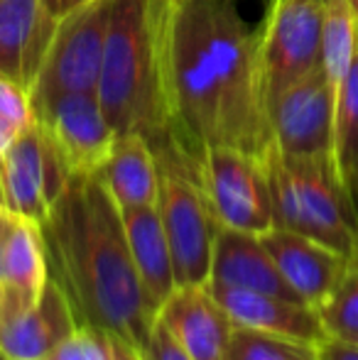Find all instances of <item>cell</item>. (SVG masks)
I'll return each mask as SVG.
<instances>
[{
	"mask_svg": "<svg viewBox=\"0 0 358 360\" xmlns=\"http://www.w3.org/2000/svg\"><path fill=\"white\" fill-rule=\"evenodd\" d=\"M196 165L216 223L255 236L275 226L268 160L234 147H204Z\"/></svg>",
	"mask_w": 358,
	"mask_h": 360,
	"instance_id": "obj_6",
	"label": "cell"
},
{
	"mask_svg": "<svg viewBox=\"0 0 358 360\" xmlns=\"http://www.w3.org/2000/svg\"><path fill=\"white\" fill-rule=\"evenodd\" d=\"M317 360H358V343L346 338L326 336L317 346Z\"/></svg>",
	"mask_w": 358,
	"mask_h": 360,
	"instance_id": "obj_27",
	"label": "cell"
},
{
	"mask_svg": "<svg viewBox=\"0 0 358 360\" xmlns=\"http://www.w3.org/2000/svg\"><path fill=\"white\" fill-rule=\"evenodd\" d=\"M49 280L42 228L0 206V309L3 321L27 311Z\"/></svg>",
	"mask_w": 358,
	"mask_h": 360,
	"instance_id": "obj_11",
	"label": "cell"
},
{
	"mask_svg": "<svg viewBox=\"0 0 358 360\" xmlns=\"http://www.w3.org/2000/svg\"><path fill=\"white\" fill-rule=\"evenodd\" d=\"M336 172L349 189L358 176V42L351 67L336 86L334 101V147H331Z\"/></svg>",
	"mask_w": 358,
	"mask_h": 360,
	"instance_id": "obj_20",
	"label": "cell"
},
{
	"mask_svg": "<svg viewBox=\"0 0 358 360\" xmlns=\"http://www.w3.org/2000/svg\"><path fill=\"white\" fill-rule=\"evenodd\" d=\"M69 179L72 174L57 147L37 123H32L15 135L5 155L0 174V206L42 228Z\"/></svg>",
	"mask_w": 358,
	"mask_h": 360,
	"instance_id": "obj_8",
	"label": "cell"
},
{
	"mask_svg": "<svg viewBox=\"0 0 358 360\" xmlns=\"http://www.w3.org/2000/svg\"><path fill=\"white\" fill-rule=\"evenodd\" d=\"M209 289L214 292L216 302L224 307V311L229 314L231 323L238 328L272 333V336L314 343V346H319L329 336L317 307L307 302L236 287L209 285Z\"/></svg>",
	"mask_w": 358,
	"mask_h": 360,
	"instance_id": "obj_12",
	"label": "cell"
},
{
	"mask_svg": "<svg viewBox=\"0 0 358 360\" xmlns=\"http://www.w3.org/2000/svg\"><path fill=\"white\" fill-rule=\"evenodd\" d=\"M54 30L42 0H0V76L32 94Z\"/></svg>",
	"mask_w": 358,
	"mask_h": 360,
	"instance_id": "obj_15",
	"label": "cell"
},
{
	"mask_svg": "<svg viewBox=\"0 0 358 360\" xmlns=\"http://www.w3.org/2000/svg\"><path fill=\"white\" fill-rule=\"evenodd\" d=\"M349 5H351V13H354L356 25H358V0H349Z\"/></svg>",
	"mask_w": 358,
	"mask_h": 360,
	"instance_id": "obj_32",
	"label": "cell"
},
{
	"mask_svg": "<svg viewBox=\"0 0 358 360\" xmlns=\"http://www.w3.org/2000/svg\"><path fill=\"white\" fill-rule=\"evenodd\" d=\"M329 336L351 338L358 333V255L351 257L341 280L317 307Z\"/></svg>",
	"mask_w": 358,
	"mask_h": 360,
	"instance_id": "obj_23",
	"label": "cell"
},
{
	"mask_svg": "<svg viewBox=\"0 0 358 360\" xmlns=\"http://www.w3.org/2000/svg\"><path fill=\"white\" fill-rule=\"evenodd\" d=\"M0 360H8V356H5V353H3V351H0Z\"/></svg>",
	"mask_w": 358,
	"mask_h": 360,
	"instance_id": "obj_35",
	"label": "cell"
},
{
	"mask_svg": "<svg viewBox=\"0 0 358 360\" xmlns=\"http://www.w3.org/2000/svg\"><path fill=\"white\" fill-rule=\"evenodd\" d=\"M77 326L79 316L67 292L49 277L42 297L27 311L3 321L0 351L8 360H44Z\"/></svg>",
	"mask_w": 358,
	"mask_h": 360,
	"instance_id": "obj_17",
	"label": "cell"
},
{
	"mask_svg": "<svg viewBox=\"0 0 358 360\" xmlns=\"http://www.w3.org/2000/svg\"><path fill=\"white\" fill-rule=\"evenodd\" d=\"M0 328H3V309H0Z\"/></svg>",
	"mask_w": 358,
	"mask_h": 360,
	"instance_id": "obj_34",
	"label": "cell"
},
{
	"mask_svg": "<svg viewBox=\"0 0 358 360\" xmlns=\"http://www.w3.org/2000/svg\"><path fill=\"white\" fill-rule=\"evenodd\" d=\"M324 5L326 0H270L265 27L258 32L265 101L321 67Z\"/></svg>",
	"mask_w": 358,
	"mask_h": 360,
	"instance_id": "obj_7",
	"label": "cell"
},
{
	"mask_svg": "<svg viewBox=\"0 0 358 360\" xmlns=\"http://www.w3.org/2000/svg\"><path fill=\"white\" fill-rule=\"evenodd\" d=\"M349 196H351V204H354V214H356V223H358V176L354 179V184L349 186Z\"/></svg>",
	"mask_w": 358,
	"mask_h": 360,
	"instance_id": "obj_31",
	"label": "cell"
},
{
	"mask_svg": "<svg viewBox=\"0 0 358 360\" xmlns=\"http://www.w3.org/2000/svg\"><path fill=\"white\" fill-rule=\"evenodd\" d=\"M44 360H113L110 336L87 323H79Z\"/></svg>",
	"mask_w": 358,
	"mask_h": 360,
	"instance_id": "obj_24",
	"label": "cell"
},
{
	"mask_svg": "<svg viewBox=\"0 0 358 360\" xmlns=\"http://www.w3.org/2000/svg\"><path fill=\"white\" fill-rule=\"evenodd\" d=\"M110 348H113V360H143L140 348L120 336H110Z\"/></svg>",
	"mask_w": 358,
	"mask_h": 360,
	"instance_id": "obj_28",
	"label": "cell"
},
{
	"mask_svg": "<svg viewBox=\"0 0 358 360\" xmlns=\"http://www.w3.org/2000/svg\"><path fill=\"white\" fill-rule=\"evenodd\" d=\"M84 3H89V0H42L44 10H47L54 20H62L64 15H69L72 10L82 8Z\"/></svg>",
	"mask_w": 358,
	"mask_h": 360,
	"instance_id": "obj_29",
	"label": "cell"
},
{
	"mask_svg": "<svg viewBox=\"0 0 358 360\" xmlns=\"http://www.w3.org/2000/svg\"><path fill=\"white\" fill-rule=\"evenodd\" d=\"M98 179L120 209L158 204L160 174L155 152L148 140L138 133L118 135Z\"/></svg>",
	"mask_w": 358,
	"mask_h": 360,
	"instance_id": "obj_19",
	"label": "cell"
},
{
	"mask_svg": "<svg viewBox=\"0 0 358 360\" xmlns=\"http://www.w3.org/2000/svg\"><path fill=\"white\" fill-rule=\"evenodd\" d=\"M358 42V25L351 13L349 0H326L324 5V30H321V67L336 86L346 76Z\"/></svg>",
	"mask_w": 358,
	"mask_h": 360,
	"instance_id": "obj_21",
	"label": "cell"
},
{
	"mask_svg": "<svg viewBox=\"0 0 358 360\" xmlns=\"http://www.w3.org/2000/svg\"><path fill=\"white\" fill-rule=\"evenodd\" d=\"M113 0H89L57 20L47 57L32 86V113L64 94H96Z\"/></svg>",
	"mask_w": 358,
	"mask_h": 360,
	"instance_id": "obj_5",
	"label": "cell"
},
{
	"mask_svg": "<svg viewBox=\"0 0 358 360\" xmlns=\"http://www.w3.org/2000/svg\"><path fill=\"white\" fill-rule=\"evenodd\" d=\"M120 218H123L130 260H133L143 297L148 302L150 311L158 316L160 307L177 289L172 255H170V245H167V236H165L162 218H160V209L158 204L120 209Z\"/></svg>",
	"mask_w": 358,
	"mask_h": 360,
	"instance_id": "obj_18",
	"label": "cell"
},
{
	"mask_svg": "<svg viewBox=\"0 0 358 360\" xmlns=\"http://www.w3.org/2000/svg\"><path fill=\"white\" fill-rule=\"evenodd\" d=\"M0 120L10 125L15 133H23L25 128L34 123L30 91L20 86L18 81L5 79V76H0Z\"/></svg>",
	"mask_w": 358,
	"mask_h": 360,
	"instance_id": "obj_25",
	"label": "cell"
},
{
	"mask_svg": "<svg viewBox=\"0 0 358 360\" xmlns=\"http://www.w3.org/2000/svg\"><path fill=\"white\" fill-rule=\"evenodd\" d=\"M162 0H113L96 98L118 135L170 138L162 81Z\"/></svg>",
	"mask_w": 358,
	"mask_h": 360,
	"instance_id": "obj_3",
	"label": "cell"
},
{
	"mask_svg": "<svg viewBox=\"0 0 358 360\" xmlns=\"http://www.w3.org/2000/svg\"><path fill=\"white\" fill-rule=\"evenodd\" d=\"M209 285L250 289V292H265L302 302L295 289L280 275L260 236L236 231V228L221 226V223L216 226L214 233Z\"/></svg>",
	"mask_w": 358,
	"mask_h": 360,
	"instance_id": "obj_16",
	"label": "cell"
},
{
	"mask_svg": "<svg viewBox=\"0 0 358 360\" xmlns=\"http://www.w3.org/2000/svg\"><path fill=\"white\" fill-rule=\"evenodd\" d=\"M15 130L10 128V125H5L3 120H0V174H3V162H5V155H8L10 145H13L15 140Z\"/></svg>",
	"mask_w": 358,
	"mask_h": 360,
	"instance_id": "obj_30",
	"label": "cell"
},
{
	"mask_svg": "<svg viewBox=\"0 0 358 360\" xmlns=\"http://www.w3.org/2000/svg\"><path fill=\"white\" fill-rule=\"evenodd\" d=\"M275 226L324 243L344 257L358 255V223L334 157H268Z\"/></svg>",
	"mask_w": 358,
	"mask_h": 360,
	"instance_id": "obj_4",
	"label": "cell"
},
{
	"mask_svg": "<svg viewBox=\"0 0 358 360\" xmlns=\"http://www.w3.org/2000/svg\"><path fill=\"white\" fill-rule=\"evenodd\" d=\"M158 319L194 360H226L234 323L216 302L209 282L177 287L160 307Z\"/></svg>",
	"mask_w": 358,
	"mask_h": 360,
	"instance_id": "obj_14",
	"label": "cell"
},
{
	"mask_svg": "<svg viewBox=\"0 0 358 360\" xmlns=\"http://www.w3.org/2000/svg\"><path fill=\"white\" fill-rule=\"evenodd\" d=\"M140 353H143V360H194L160 319H155L150 336L145 346L140 348Z\"/></svg>",
	"mask_w": 358,
	"mask_h": 360,
	"instance_id": "obj_26",
	"label": "cell"
},
{
	"mask_svg": "<svg viewBox=\"0 0 358 360\" xmlns=\"http://www.w3.org/2000/svg\"><path fill=\"white\" fill-rule=\"evenodd\" d=\"M160 27L167 140L196 162L204 147H234L268 160L275 140L260 34L245 25L234 0H162Z\"/></svg>",
	"mask_w": 358,
	"mask_h": 360,
	"instance_id": "obj_1",
	"label": "cell"
},
{
	"mask_svg": "<svg viewBox=\"0 0 358 360\" xmlns=\"http://www.w3.org/2000/svg\"><path fill=\"white\" fill-rule=\"evenodd\" d=\"M346 341H351V343H358V333H354L351 338H346Z\"/></svg>",
	"mask_w": 358,
	"mask_h": 360,
	"instance_id": "obj_33",
	"label": "cell"
},
{
	"mask_svg": "<svg viewBox=\"0 0 358 360\" xmlns=\"http://www.w3.org/2000/svg\"><path fill=\"white\" fill-rule=\"evenodd\" d=\"M260 240L287 285L312 307H319L329 297L349 265V257L331 250L329 245L285 228L272 226L270 231L260 233Z\"/></svg>",
	"mask_w": 358,
	"mask_h": 360,
	"instance_id": "obj_13",
	"label": "cell"
},
{
	"mask_svg": "<svg viewBox=\"0 0 358 360\" xmlns=\"http://www.w3.org/2000/svg\"><path fill=\"white\" fill-rule=\"evenodd\" d=\"M226 360H317V346L234 326Z\"/></svg>",
	"mask_w": 358,
	"mask_h": 360,
	"instance_id": "obj_22",
	"label": "cell"
},
{
	"mask_svg": "<svg viewBox=\"0 0 358 360\" xmlns=\"http://www.w3.org/2000/svg\"><path fill=\"white\" fill-rule=\"evenodd\" d=\"M336 91L324 67L287 84L268 101L272 140L285 157H331Z\"/></svg>",
	"mask_w": 358,
	"mask_h": 360,
	"instance_id": "obj_9",
	"label": "cell"
},
{
	"mask_svg": "<svg viewBox=\"0 0 358 360\" xmlns=\"http://www.w3.org/2000/svg\"><path fill=\"white\" fill-rule=\"evenodd\" d=\"M49 277L67 292L79 323L145 346L155 314L143 297L120 206L96 176H72L42 226Z\"/></svg>",
	"mask_w": 358,
	"mask_h": 360,
	"instance_id": "obj_2",
	"label": "cell"
},
{
	"mask_svg": "<svg viewBox=\"0 0 358 360\" xmlns=\"http://www.w3.org/2000/svg\"><path fill=\"white\" fill-rule=\"evenodd\" d=\"M72 176H96L106 165L118 133L108 123L96 94H64L34 110Z\"/></svg>",
	"mask_w": 358,
	"mask_h": 360,
	"instance_id": "obj_10",
	"label": "cell"
}]
</instances>
